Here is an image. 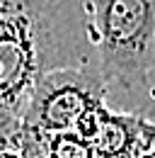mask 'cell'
Segmentation results:
<instances>
[{
	"instance_id": "6da1fadb",
	"label": "cell",
	"mask_w": 155,
	"mask_h": 158,
	"mask_svg": "<svg viewBox=\"0 0 155 158\" xmlns=\"http://www.w3.org/2000/svg\"><path fill=\"white\" fill-rule=\"evenodd\" d=\"M92 61L85 0H0V146L19 134L44 73Z\"/></svg>"
},
{
	"instance_id": "5b68a950",
	"label": "cell",
	"mask_w": 155,
	"mask_h": 158,
	"mask_svg": "<svg viewBox=\"0 0 155 158\" xmlns=\"http://www.w3.org/2000/svg\"><path fill=\"white\" fill-rule=\"evenodd\" d=\"M51 158H104L99 156L92 143L82 139L78 131H61L51 136Z\"/></svg>"
},
{
	"instance_id": "3957f363",
	"label": "cell",
	"mask_w": 155,
	"mask_h": 158,
	"mask_svg": "<svg viewBox=\"0 0 155 158\" xmlns=\"http://www.w3.org/2000/svg\"><path fill=\"white\" fill-rule=\"evenodd\" d=\"M109 85L97 61L82 66H63L44 73L27 102L24 122L49 134L75 131L80 117L97 102L107 100Z\"/></svg>"
},
{
	"instance_id": "277c9868",
	"label": "cell",
	"mask_w": 155,
	"mask_h": 158,
	"mask_svg": "<svg viewBox=\"0 0 155 158\" xmlns=\"http://www.w3.org/2000/svg\"><path fill=\"white\" fill-rule=\"evenodd\" d=\"M143 117L136 112H114L107 107V100L92 105L78 122L75 131L92 143L99 156L116 158L131 151L141 131Z\"/></svg>"
},
{
	"instance_id": "52a82bcc",
	"label": "cell",
	"mask_w": 155,
	"mask_h": 158,
	"mask_svg": "<svg viewBox=\"0 0 155 158\" xmlns=\"http://www.w3.org/2000/svg\"><path fill=\"white\" fill-rule=\"evenodd\" d=\"M131 156L133 158H155V122L143 117L138 139H136L133 148H131Z\"/></svg>"
},
{
	"instance_id": "8992f818",
	"label": "cell",
	"mask_w": 155,
	"mask_h": 158,
	"mask_svg": "<svg viewBox=\"0 0 155 158\" xmlns=\"http://www.w3.org/2000/svg\"><path fill=\"white\" fill-rule=\"evenodd\" d=\"M51 136L49 131L39 129L34 124H22L17 134L19 148H22V156L24 158H51Z\"/></svg>"
},
{
	"instance_id": "7a4b0ae2",
	"label": "cell",
	"mask_w": 155,
	"mask_h": 158,
	"mask_svg": "<svg viewBox=\"0 0 155 158\" xmlns=\"http://www.w3.org/2000/svg\"><path fill=\"white\" fill-rule=\"evenodd\" d=\"M97 66L126 95L145 90L155 68V0H85Z\"/></svg>"
}]
</instances>
